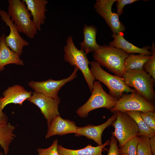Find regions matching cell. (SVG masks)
Here are the masks:
<instances>
[{
  "label": "cell",
  "instance_id": "1",
  "mask_svg": "<svg viewBox=\"0 0 155 155\" xmlns=\"http://www.w3.org/2000/svg\"><path fill=\"white\" fill-rule=\"evenodd\" d=\"M129 54L121 49L104 45L93 52V57L100 66L106 67L115 75L123 78L125 72V61Z\"/></svg>",
  "mask_w": 155,
  "mask_h": 155
},
{
  "label": "cell",
  "instance_id": "2",
  "mask_svg": "<svg viewBox=\"0 0 155 155\" xmlns=\"http://www.w3.org/2000/svg\"><path fill=\"white\" fill-rule=\"evenodd\" d=\"M126 85L155 106V80L143 67L125 72L123 77Z\"/></svg>",
  "mask_w": 155,
  "mask_h": 155
},
{
  "label": "cell",
  "instance_id": "3",
  "mask_svg": "<svg viewBox=\"0 0 155 155\" xmlns=\"http://www.w3.org/2000/svg\"><path fill=\"white\" fill-rule=\"evenodd\" d=\"M7 1L9 5L7 13L19 32L23 33L30 38H33L37 34V30L25 3L20 0Z\"/></svg>",
  "mask_w": 155,
  "mask_h": 155
},
{
  "label": "cell",
  "instance_id": "4",
  "mask_svg": "<svg viewBox=\"0 0 155 155\" xmlns=\"http://www.w3.org/2000/svg\"><path fill=\"white\" fill-rule=\"evenodd\" d=\"M66 43L63 47L64 61L71 66L77 67L81 71L92 93L95 79L88 65L90 62L87 54L82 50H79L76 47L71 36H69L67 38Z\"/></svg>",
  "mask_w": 155,
  "mask_h": 155
},
{
  "label": "cell",
  "instance_id": "5",
  "mask_svg": "<svg viewBox=\"0 0 155 155\" xmlns=\"http://www.w3.org/2000/svg\"><path fill=\"white\" fill-rule=\"evenodd\" d=\"M90 70L95 79L98 80L106 85L109 89V94L118 99L124 92H136L133 89L128 87L123 78L112 75L103 70L96 61L90 63Z\"/></svg>",
  "mask_w": 155,
  "mask_h": 155
},
{
  "label": "cell",
  "instance_id": "6",
  "mask_svg": "<svg viewBox=\"0 0 155 155\" xmlns=\"http://www.w3.org/2000/svg\"><path fill=\"white\" fill-rule=\"evenodd\" d=\"M117 100L104 90L100 81H94L90 97L77 109L76 113L80 117L85 118L88 117L89 112L96 109L104 108L110 110L114 107Z\"/></svg>",
  "mask_w": 155,
  "mask_h": 155
},
{
  "label": "cell",
  "instance_id": "7",
  "mask_svg": "<svg viewBox=\"0 0 155 155\" xmlns=\"http://www.w3.org/2000/svg\"><path fill=\"white\" fill-rule=\"evenodd\" d=\"M115 112L116 119L111 125L115 130L111 134L117 138L118 147L121 148L128 140L137 136L139 130L136 122L126 112Z\"/></svg>",
  "mask_w": 155,
  "mask_h": 155
},
{
  "label": "cell",
  "instance_id": "8",
  "mask_svg": "<svg viewBox=\"0 0 155 155\" xmlns=\"http://www.w3.org/2000/svg\"><path fill=\"white\" fill-rule=\"evenodd\" d=\"M112 113L117 111L126 112L136 111L145 113L155 111V106L145 98L136 92L123 93L117 99L114 107L110 110Z\"/></svg>",
  "mask_w": 155,
  "mask_h": 155
},
{
  "label": "cell",
  "instance_id": "9",
  "mask_svg": "<svg viewBox=\"0 0 155 155\" xmlns=\"http://www.w3.org/2000/svg\"><path fill=\"white\" fill-rule=\"evenodd\" d=\"M74 68L72 74L67 78L57 80L49 79L41 82L31 81L29 82L28 86L37 93L55 98L58 96V92L63 86L77 77L79 69L76 66H74Z\"/></svg>",
  "mask_w": 155,
  "mask_h": 155
},
{
  "label": "cell",
  "instance_id": "10",
  "mask_svg": "<svg viewBox=\"0 0 155 155\" xmlns=\"http://www.w3.org/2000/svg\"><path fill=\"white\" fill-rule=\"evenodd\" d=\"M117 0H97L94 5L96 12L105 20L114 34H122L125 27L119 21L116 13L113 12L112 7Z\"/></svg>",
  "mask_w": 155,
  "mask_h": 155
},
{
  "label": "cell",
  "instance_id": "11",
  "mask_svg": "<svg viewBox=\"0 0 155 155\" xmlns=\"http://www.w3.org/2000/svg\"><path fill=\"white\" fill-rule=\"evenodd\" d=\"M27 100L37 106L47 120L48 127L52 119L59 115V105L61 102L60 98H53L34 91L31 97Z\"/></svg>",
  "mask_w": 155,
  "mask_h": 155
},
{
  "label": "cell",
  "instance_id": "12",
  "mask_svg": "<svg viewBox=\"0 0 155 155\" xmlns=\"http://www.w3.org/2000/svg\"><path fill=\"white\" fill-rule=\"evenodd\" d=\"M0 16L2 21L9 26L10 30L9 35L5 36L6 44L12 51L21 56L23 47L28 46L29 42L21 36L16 26L7 12L1 10Z\"/></svg>",
  "mask_w": 155,
  "mask_h": 155
},
{
  "label": "cell",
  "instance_id": "13",
  "mask_svg": "<svg viewBox=\"0 0 155 155\" xmlns=\"http://www.w3.org/2000/svg\"><path fill=\"white\" fill-rule=\"evenodd\" d=\"M32 92L26 90L22 86L16 84L9 87L2 93L1 100L2 108L8 104L13 103L21 106L23 102L31 96Z\"/></svg>",
  "mask_w": 155,
  "mask_h": 155
},
{
  "label": "cell",
  "instance_id": "14",
  "mask_svg": "<svg viewBox=\"0 0 155 155\" xmlns=\"http://www.w3.org/2000/svg\"><path fill=\"white\" fill-rule=\"evenodd\" d=\"M116 117L117 113L115 112L111 117L102 124L98 125L89 124L85 127H78L75 135L77 137L85 136L94 141L98 146L102 145V135L103 131L106 128L111 125Z\"/></svg>",
  "mask_w": 155,
  "mask_h": 155
},
{
  "label": "cell",
  "instance_id": "15",
  "mask_svg": "<svg viewBox=\"0 0 155 155\" xmlns=\"http://www.w3.org/2000/svg\"><path fill=\"white\" fill-rule=\"evenodd\" d=\"M78 127L74 121L63 119L58 115L52 119L48 127L45 138L47 139L55 135H63L69 133H75Z\"/></svg>",
  "mask_w": 155,
  "mask_h": 155
},
{
  "label": "cell",
  "instance_id": "16",
  "mask_svg": "<svg viewBox=\"0 0 155 155\" xmlns=\"http://www.w3.org/2000/svg\"><path fill=\"white\" fill-rule=\"evenodd\" d=\"M30 11L32 21L37 30L40 31L41 26L46 18L45 13L47 11L46 6L49 1L46 0H22Z\"/></svg>",
  "mask_w": 155,
  "mask_h": 155
},
{
  "label": "cell",
  "instance_id": "17",
  "mask_svg": "<svg viewBox=\"0 0 155 155\" xmlns=\"http://www.w3.org/2000/svg\"><path fill=\"white\" fill-rule=\"evenodd\" d=\"M111 36L114 40L109 43L111 46L121 49L124 52L130 54L139 53L147 55H151V51H149L148 47L145 46L140 48L135 46L125 40L122 34L113 33Z\"/></svg>",
  "mask_w": 155,
  "mask_h": 155
},
{
  "label": "cell",
  "instance_id": "18",
  "mask_svg": "<svg viewBox=\"0 0 155 155\" xmlns=\"http://www.w3.org/2000/svg\"><path fill=\"white\" fill-rule=\"evenodd\" d=\"M4 34L0 37V72L5 69V66L11 64L24 65L23 61L18 54L12 51L6 44Z\"/></svg>",
  "mask_w": 155,
  "mask_h": 155
},
{
  "label": "cell",
  "instance_id": "19",
  "mask_svg": "<svg viewBox=\"0 0 155 155\" xmlns=\"http://www.w3.org/2000/svg\"><path fill=\"white\" fill-rule=\"evenodd\" d=\"M97 29L94 25H84L83 28L84 40L80 43L81 49L87 55L99 49L101 46L96 40Z\"/></svg>",
  "mask_w": 155,
  "mask_h": 155
},
{
  "label": "cell",
  "instance_id": "20",
  "mask_svg": "<svg viewBox=\"0 0 155 155\" xmlns=\"http://www.w3.org/2000/svg\"><path fill=\"white\" fill-rule=\"evenodd\" d=\"M109 144L110 140H108L102 145L94 147L89 144L84 148L78 150L67 149L58 145L57 151L59 155H103L102 152L107 149L105 147Z\"/></svg>",
  "mask_w": 155,
  "mask_h": 155
},
{
  "label": "cell",
  "instance_id": "21",
  "mask_svg": "<svg viewBox=\"0 0 155 155\" xmlns=\"http://www.w3.org/2000/svg\"><path fill=\"white\" fill-rule=\"evenodd\" d=\"M16 128L9 123H0V146L2 148L4 155H7L9 146L16 137L14 133Z\"/></svg>",
  "mask_w": 155,
  "mask_h": 155
},
{
  "label": "cell",
  "instance_id": "22",
  "mask_svg": "<svg viewBox=\"0 0 155 155\" xmlns=\"http://www.w3.org/2000/svg\"><path fill=\"white\" fill-rule=\"evenodd\" d=\"M151 55L139 54H130L125 59L124 66L125 72L134 69L141 68L151 57Z\"/></svg>",
  "mask_w": 155,
  "mask_h": 155
},
{
  "label": "cell",
  "instance_id": "23",
  "mask_svg": "<svg viewBox=\"0 0 155 155\" xmlns=\"http://www.w3.org/2000/svg\"><path fill=\"white\" fill-rule=\"evenodd\" d=\"M126 113L135 121L138 126L139 132L137 136H143L150 138L155 136V132L152 131L144 121L140 115V112L129 111Z\"/></svg>",
  "mask_w": 155,
  "mask_h": 155
},
{
  "label": "cell",
  "instance_id": "24",
  "mask_svg": "<svg viewBox=\"0 0 155 155\" xmlns=\"http://www.w3.org/2000/svg\"><path fill=\"white\" fill-rule=\"evenodd\" d=\"M139 136H136L129 140L122 147L119 148L121 154H126L128 155H137V147Z\"/></svg>",
  "mask_w": 155,
  "mask_h": 155
},
{
  "label": "cell",
  "instance_id": "25",
  "mask_svg": "<svg viewBox=\"0 0 155 155\" xmlns=\"http://www.w3.org/2000/svg\"><path fill=\"white\" fill-rule=\"evenodd\" d=\"M150 138L140 136L137 147V155H153L150 144Z\"/></svg>",
  "mask_w": 155,
  "mask_h": 155
},
{
  "label": "cell",
  "instance_id": "26",
  "mask_svg": "<svg viewBox=\"0 0 155 155\" xmlns=\"http://www.w3.org/2000/svg\"><path fill=\"white\" fill-rule=\"evenodd\" d=\"M152 54L150 58L144 65L143 68L155 80V44L152 42Z\"/></svg>",
  "mask_w": 155,
  "mask_h": 155
},
{
  "label": "cell",
  "instance_id": "27",
  "mask_svg": "<svg viewBox=\"0 0 155 155\" xmlns=\"http://www.w3.org/2000/svg\"><path fill=\"white\" fill-rule=\"evenodd\" d=\"M58 140H54L51 146L46 148H37L38 154L36 155H59L57 151Z\"/></svg>",
  "mask_w": 155,
  "mask_h": 155
},
{
  "label": "cell",
  "instance_id": "28",
  "mask_svg": "<svg viewBox=\"0 0 155 155\" xmlns=\"http://www.w3.org/2000/svg\"><path fill=\"white\" fill-rule=\"evenodd\" d=\"M140 114L144 121L152 131L155 132V111L140 112Z\"/></svg>",
  "mask_w": 155,
  "mask_h": 155
},
{
  "label": "cell",
  "instance_id": "29",
  "mask_svg": "<svg viewBox=\"0 0 155 155\" xmlns=\"http://www.w3.org/2000/svg\"><path fill=\"white\" fill-rule=\"evenodd\" d=\"M117 140L113 136H112L110 140V147L107 155H121L119 152L117 145Z\"/></svg>",
  "mask_w": 155,
  "mask_h": 155
},
{
  "label": "cell",
  "instance_id": "30",
  "mask_svg": "<svg viewBox=\"0 0 155 155\" xmlns=\"http://www.w3.org/2000/svg\"><path fill=\"white\" fill-rule=\"evenodd\" d=\"M137 0H117L116 1L117 13L118 16H120L123 13V8L125 5L130 4Z\"/></svg>",
  "mask_w": 155,
  "mask_h": 155
},
{
  "label": "cell",
  "instance_id": "31",
  "mask_svg": "<svg viewBox=\"0 0 155 155\" xmlns=\"http://www.w3.org/2000/svg\"><path fill=\"white\" fill-rule=\"evenodd\" d=\"M2 96H0V123L8 124V119L6 115L3 112L1 102V100Z\"/></svg>",
  "mask_w": 155,
  "mask_h": 155
},
{
  "label": "cell",
  "instance_id": "32",
  "mask_svg": "<svg viewBox=\"0 0 155 155\" xmlns=\"http://www.w3.org/2000/svg\"><path fill=\"white\" fill-rule=\"evenodd\" d=\"M150 144L153 155H155V136L150 139Z\"/></svg>",
  "mask_w": 155,
  "mask_h": 155
},
{
  "label": "cell",
  "instance_id": "33",
  "mask_svg": "<svg viewBox=\"0 0 155 155\" xmlns=\"http://www.w3.org/2000/svg\"><path fill=\"white\" fill-rule=\"evenodd\" d=\"M0 155H4V154L2 152H0Z\"/></svg>",
  "mask_w": 155,
  "mask_h": 155
},
{
  "label": "cell",
  "instance_id": "34",
  "mask_svg": "<svg viewBox=\"0 0 155 155\" xmlns=\"http://www.w3.org/2000/svg\"><path fill=\"white\" fill-rule=\"evenodd\" d=\"M121 155H128L127 154H122Z\"/></svg>",
  "mask_w": 155,
  "mask_h": 155
},
{
  "label": "cell",
  "instance_id": "35",
  "mask_svg": "<svg viewBox=\"0 0 155 155\" xmlns=\"http://www.w3.org/2000/svg\"><path fill=\"white\" fill-rule=\"evenodd\" d=\"M1 10L0 9V13H1Z\"/></svg>",
  "mask_w": 155,
  "mask_h": 155
}]
</instances>
